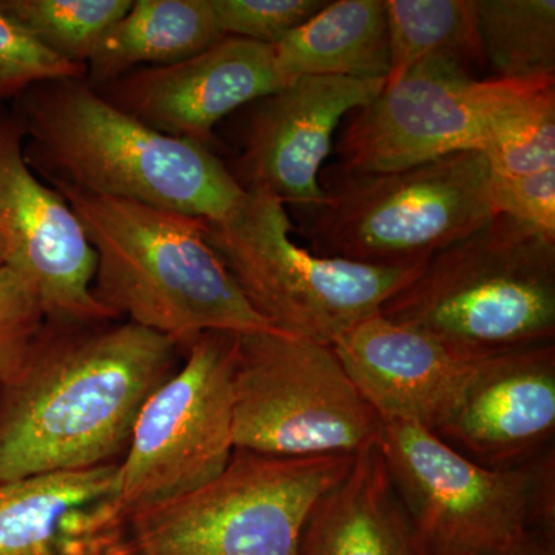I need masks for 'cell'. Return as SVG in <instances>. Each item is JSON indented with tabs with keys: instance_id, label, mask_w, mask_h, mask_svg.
<instances>
[{
	"instance_id": "28",
	"label": "cell",
	"mask_w": 555,
	"mask_h": 555,
	"mask_svg": "<svg viewBox=\"0 0 555 555\" xmlns=\"http://www.w3.org/2000/svg\"><path fill=\"white\" fill-rule=\"evenodd\" d=\"M489 201L494 215L555 241V169L528 177H505L489 170Z\"/></svg>"
},
{
	"instance_id": "6",
	"label": "cell",
	"mask_w": 555,
	"mask_h": 555,
	"mask_svg": "<svg viewBox=\"0 0 555 555\" xmlns=\"http://www.w3.org/2000/svg\"><path fill=\"white\" fill-rule=\"evenodd\" d=\"M206 233L248 305L270 326L327 346L377 315L425 268H382L306 250L292 240L286 206L262 193H247L228 218L207 221Z\"/></svg>"
},
{
	"instance_id": "25",
	"label": "cell",
	"mask_w": 555,
	"mask_h": 555,
	"mask_svg": "<svg viewBox=\"0 0 555 555\" xmlns=\"http://www.w3.org/2000/svg\"><path fill=\"white\" fill-rule=\"evenodd\" d=\"M86 76L87 67L50 53L0 11V102L16 101L25 91L47 80Z\"/></svg>"
},
{
	"instance_id": "11",
	"label": "cell",
	"mask_w": 555,
	"mask_h": 555,
	"mask_svg": "<svg viewBox=\"0 0 555 555\" xmlns=\"http://www.w3.org/2000/svg\"><path fill=\"white\" fill-rule=\"evenodd\" d=\"M236 335L206 332L181 369L153 392L119 462L120 517L203 488L228 467L233 444Z\"/></svg>"
},
{
	"instance_id": "12",
	"label": "cell",
	"mask_w": 555,
	"mask_h": 555,
	"mask_svg": "<svg viewBox=\"0 0 555 555\" xmlns=\"http://www.w3.org/2000/svg\"><path fill=\"white\" fill-rule=\"evenodd\" d=\"M25 130L0 105V238L7 268L35 291L47 321L89 324L119 318L94 297L96 255L75 211L31 170Z\"/></svg>"
},
{
	"instance_id": "7",
	"label": "cell",
	"mask_w": 555,
	"mask_h": 555,
	"mask_svg": "<svg viewBox=\"0 0 555 555\" xmlns=\"http://www.w3.org/2000/svg\"><path fill=\"white\" fill-rule=\"evenodd\" d=\"M378 448L426 555L489 553L555 534L554 449L489 469L414 422H383Z\"/></svg>"
},
{
	"instance_id": "30",
	"label": "cell",
	"mask_w": 555,
	"mask_h": 555,
	"mask_svg": "<svg viewBox=\"0 0 555 555\" xmlns=\"http://www.w3.org/2000/svg\"><path fill=\"white\" fill-rule=\"evenodd\" d=\"M7 264H9V257H7L5 244L0 238V269L7 268Z\"/></svg>"
},
{
	"instance_id": "19",
	"label": "cell",
	"mask_w": 555,
	"mask_h": 555,
	"mask_svg": "<svg viewBox=\"0 0 555 555\" xmlns=\"http://www.w3.org/2000/svg\"><path fill=\"white\" fill-rule=\"evenodd\" d=\"M272 47L288 82L302 76L386 80L390 56L385 0L327 2Z\"/></svg>"
},
{
	"instance_id": "23",
	"label": "cell",
	"mask_w": 555,
	"mask_h": 555,
	"mask_svg": "<svg viewBox=\"0 0 555 555\" xmlns=\"http://www.w3.org/2000/svg\"><path fill=\"white\" fill-rule=\"evenodd\" d=\"M130 7L131 0H0V11L43 49L83 67Z\"/></svg>"
},
{
	"instance_id": "2",
	"label": "cell",
	"mask_w": 555,
	"mask_h": 555,
	"mask_svg": "<svg viewBox=\"0 0 555 555\" xmlns=\"http://www.w3.org/2000/svg\"><path fill=\"white\" fill-rule=\"evenodd\" d=\"M28 166L51 188L222 221L246 198L208 149L167 137L109 104L83 79L38 83L13 101Z\"/></svg>"
},
{
	"instance_id": "9",
	"label": "cell",
	"mask_w": 555,
	"mask_h": 555,
	"mask_svg": "<svg viewBox=\"0 0 555 555\" xmlns=\"http://www.w3.org/2000/svg\"><path fill=\"white\" fill-rule=\"evenodd\" d=\"M232 389L235 451L356 456L382 441L383 420L332 346L278 331L238 334Z\"/></svg>"
},
{
	"instance_id": "10",
	"label": "cell",
	"mask_w": 555,
	"mask_h": 555,
	"mask_svg": "<svg viewBox=\"0 0 555 555\" xmlns=\"http://www.w3.org/2000/svg\"><path fill=\"white\" fill-rule=\"evenodd\" d=\"M553 83L477 79L466 65L443 57L418 62L350 116L338 142L339 170L387 173L452 153H483L500 127Z\"/></svg>"
},
{
	"instance_id": "16",
	"label": "cell",
	"mask_w": 555,
	"mask_h": 555,
	"mask_svg": "<svg viewBox=\"0 0 555 555\" xmlns=\"http://www.w3.org/2000/svg\"><path fill=\"white\" fill-rule=\"evenodd\" d=\"M119 462L0 483V555H127Z\"/></svg>"
},
{
	"instance_id": "24",
	"label": "cell",
	"mask_w": 555,
	"mask_h": 555,
	"mask_svg": "<svg viewBox=\"0 0 555 555\" xmlns=\"http://www.w3.org/2000/svg\"><path fill=\"white\" fill-rule=\"evenodd\" d=\"M483 155L489 170L505 177L555 169V83L532 94L500 127Z\"/></svg>"
},
{
	"instance_id": "8",
	"label": "cell",
	"mask_w": 555,
	"mask_h": 555,
	"mask_svg": "<svg viewBox=\"0 0 555 555\" xmlns=\"http://www.w3.org/2000/svg\"><path fill=\"white\" fill-rule=\"evenodd\" d=\"M356 456L235 451L210 483L130 517L127 555H301L313 506Z\"/></svg>"
},
{
	"instance_id": "4",
	"label": "cell",
	"mask_w": 555,
	"mask_h": 555,
	"mask_svg": "<svg viewBox=\"0 0 555 555\" xmlns=\"http://www.w3.org/2000/svg\"><path fill=\"white\" fill-rule=\"evenodd\" d=\"M379 313L463 361L554 343L555 241L495 215L427 259Z\"/></svg>"
},
{
	"instance_id": "22",
	"label": "cell",
	"mask_w": 555,
	"mask_h": 555,
	"mask_svg": "<svg viewBox=\"0 0 555 555\" xmlns=\"http://www.w3.org/2000/svg\"><path fill=\"white\" fill-rule=\"evenodd\" d=\"M481 56L496 78H555L554 0H476Z\"/></svg>"
},
{
	"instance_id": "1",
	"label": "cell",
	"mask_w": 555,
	"mask_h": 555,
	"mask_svg": "<svg viewBox=\"0 0 555 555\" xmlns=\"http://www.w3.org/2000/svg\"><path fill=\"white\" fill-rule=\"evenodd\" d=\"M179 347L127 320L46 321L20 374L0 387V483L115 463Z\"/></svg>"
},
{
	"instance_id": "26",
	"label": "cell",
	"mask_w": 555,
	"mask_h": 555,
	"mask_svg": "<svg viewBox=\"0 0 555 555\" xmlns=\"http://www.w3.org/2000/svg\"><path fill=\"white\" fill-rule=\"evenodd\" d=\"M46 321L28 281L10 268L0 269V387L20 374Z\"/></svg>"
},
{
	"instance_id": "27",
	"label": "cell",
	"mask_w": 555,
	"mask_h": 555,
	"mask_svg": "<svg viewBox=\"0 0 555 555\" xmlns=\"http://www.w3.org/2000/svg\"><path fill=\"white\" fill-rule=\"evenodd\" d=\"M218 30L224 38H241L275 46L309 21L323 0H210Z\"/></svg>"
},
{
	"instance_id": "5",
	"label": "cell",
	"mask_w": 555,
	"mask_h": 555,
	"mask_svg": "<svg viewBox=\"0 0 555 555\" xmlns=\"http://www.w3.org/2000/svg\"><path fill=\"white\" fill-rule=\"evenodd\" d=\"M323 189L306 225L315 254L382 268L426 264L495 217L481 152L387 173L338 170Z\"/></svg>"
},
{
	"instance_id": "20",
	"label": "cell",
	"mask_w": 555,
	"mask_h": 555,
	"mask_svg": "<svg viewBox=\"0 0 555 555\" xmlns=\"http://www.w3.org/2000/svg\"><path fill=\"white\" fill-rule=\"evenodd\" d=\"M222 38L210 0H134L87 64L86 80L101 89L138 68L189 60Z\"/></svg>"
},
{
	"instance_id": "3",
	"label": "cell",
	"mask_w": 555,
	"mask_h": 555,
	"mask_svg": "<svg viewBox=\"0 0 555 555\" xmlns=\"http://www.w3.org/2000/svg\"><path fill=\"white\" fill-rule=\"evenodd\" d=\"M96 255L94 297L116 317L189 347L206 332H273L207 241L206 219L53 188Z\"/></svg>"
},
{
	"instance_id": "29",
	"label": "cell",
	"mask_w": 555,
	"mask_h": 555,
	"mask_svg": "<svg viewBox=\"0 0 555 555\" xmlns=\"http://www.w3.org/2000/svg\"><path fill=\"white\" fill-rule=\"evenodd\" d=\"M460 555H555V534L531 537L518 545L489 551V553Z\"/></svg>"
},
{
	"instance_id": "18",
	"label": "cell",
	"mask_w": 555,
	"mask_h": 555,
	"mask_svg": "<svg viewBox=\"0 0 555 555\" xmlns=\"http://www.w3.org/2000/svg\"><path fill=\"white\" fill-rule=\"evenodd\" d=\"M301 555H426L378 447L313 506Z\"/></svg>"
},
{
	"instance_id": "13",
	"label": "cell",
	"mask_w": 555,
	"mask_h": 555,
	"mask_svg": "<svg viewBox=\"0 0 555 555\" xmlns=\"http://www.w3.org/2000/svg\"><path fill=\"white\" fill-rule=\"evenodd\" d=\"M429 430L489 469L553 451L555 343L473 361Z\"/></svg>"
},
{
	"instance_id": "17",
	"label": "cell",
	"mask_w": 555,
	"mask_h": 555,
	"mask_svg": "<svg viewBox=\"0 0 555 555\" xmlns=\"http://www.w3.org/2000/svg\"><path fill=\"white\" fill-rule=\"evenodd\" d=\"M332 349L383 422H414L427 429L473 363L382 313L350 327Z\"/></svg>"
},
{
	"instance_id": "14",
	"label": "cell",
	"mask_w": 555,
	"mask_h": 555,
	"mask_svg": "<svg viewBox=\"0 0 555 555\" xmlns=\"http://www.w3.org/2000/svg\"><path fill=\"white\" fill-rule=\"evenodd\" d=\"M386 80L302 76L251 105L233 177L247 193L312 207L324 199L320 171L349 113L375 100Z\"/></svg>"
},
{
	"instance_id": "15",
	"label": "cell",
	"mask_w": 555,
	"mask_h": 555,
	"mask_svg": "<svg viewBox=\"0 0 555 555\" xmlns=\"http://www.w3.org/2000/svg\"><path fill=\"white\" fill-rule=\"evenodd\" d=\"M287 83L272 46L228 36L189 60L138 68L96 90L150 129L207 145L222 119Z\"/></svg>"
},
{
	"instance_id": "21",
	"label": "cell",
	"mask_w": 555,
	"mask_h": 555,
	"mask_svg": "<svg viewBox=\"0 0 555 555\" xmlns=\"http://www.w3.org/2000/svg\"><path fill=\"white\" fill-rule=\"evenodd\" d=\"M392 86L418 62L443 57L470 67L483 62L476 0H385Z\"/></svg>"
}]
</instances>
